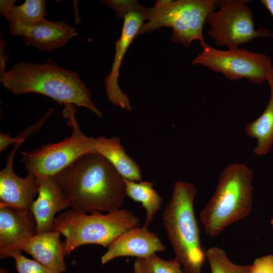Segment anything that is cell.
Here are the masks:
<instances>
[{"label": "cell", "mask_w": 273, "mask_h": 273, "mask_svg": "<svg viewBox=\"0 0 273 273\" xmlns=\"http://www.w3.org/2000/svg\"><path fill=\"white\" fill-rule=\"evenodd\" d=\"M55 176L69 207L76 212H110L124 203V178L98 153L80 156Z\"/></svg>", "instance_id": "6da1fadb"}, {"label": "cell", "mask_w": 273, "mask_h": 273, "mask_svg": "<svg viewBox=\"0 0 273 273\" xmlns=\"http://www.w3.org/2000/svg\"><path fill=\"white\" fill-rule=\"evenodd\" d=\"M0 81L14 95L40 94L60 104L85 107L98 116H102L94 105L89 89L78 74L62 68L51 59L44 63L18 62L0 74Z\"/></svg>", "instance_id": "7a4b0ae2"}, {"label": "cell", "mask_w": 273, "mask_h": 273, "mask_svg": "<svg viewBox=\"0 0 273 273\" xmlns=\"http://www.w3.org/2000/svg\"><path fill=\"white\" fill-rule=\"evenodd\" d=\"M193 184L176 181L171 198L163 213V223L175 258L185 273H202L206 257L200 240L194 202Z\"/></svg>", "instance_id": "3957f363"}, {"label": "cell", "mask_w": 273, "mask_h": 273, "mask_svg": "<svg viewBox=\"0 0 273 273\" xmlns=\"http://www.w3.org/2000/svg\"><path fill=\"white\" fill-rule=\"evenodd\" d=\"M253 177L251 168L243 163H234L224 168L214 194L200 213L208 235L218 236L250 213Z\"/></svg>", "instance_id": "277c9868"}, {"label": "cell", "mask_w": 273, "mask_h": 273, "mask_svg": "<svg viewBox=\"0 0 273 273\" xmlns=\"http://www.w3.org/2000/svg\"><path fill=\"white\" fill-rule=\"evenodd\" d=\"M140 218L127 209H118L103 214H90L71 209L55 218L54 231L64 236V254L69 255L75 248L93 244L108 247L118 237L139 226Z\"/></svg>", "instance_id": "5b68a950"}, {"label": "cell", "mask_w": 273, "mask_h": 273, "mask_svg": "<svg viewBox=\"0 0 273 273\" xmlns=\"http://www.w3.org/2000/svg\"><path fill=\"white\" fill-rule=\"evenodd\" d=\"M221 1L218 0H159L147 9L145 20L138 32L143 34L162 27L172 28L171 40L188 48L199 40L204 44L203 28L207 16L216 11Z\"/></svg>", "instance_id": "8992f818"}, {"label": "cell", "mask_w": 273, "mask_h": 273, "mask_svg": "<svg viewBox=\"0 0 273 273\" xmlns=\"http://www.w3.org/2000/svg\"><path fill=\"white\" fill-rule=\"evenodd\" d=\"M64 106L63 116L72 129L71 135L57 143L42 145L30 151H20L21 161L27 174L34 177L54 176L80 156L97 153L92 138L81 131L73 105L66 104Z\"/></svg>", "instance_id": "52a82bcc"}, {"label": "cell", "mask_w": 273, "mask_h": 273, "mask_svg": "<svg viewBox=\"0 0 273 273\" xmlns=\"http://www.w3.org/2000/svg\"><path fill=\"white\" fill-rule=\"evenodd\" d=\"M247 2L222 1L217 11L208 14L206 20L210 25L208 34L216 46L238 49L255 38L272 36L266 28L255 29L253 13Z\"/></svg>", "instance_id": "ba28073f"}, {"label": "cell", "mask_w": 273, "mask_h": 273, "mask_svg": "<svg viewBox=\"0 0 273 273\" xmlns=\"http://www.w3.org/2000/svg\"><path fill=\"white\" fill-rule=\"evenodd\" d=\"M203 51L193 59L191 64H200L212 71L221 73L231 80L246 78L254 83L264 82L272 65L267 56L244 49L221 50L205 42Z\"/></svg>", "instance_id": "9c48e42d"}, {"label": "cell", "mask_w": 273, "mask_h": 273, "mask_svg": "<svg viewBox=\"0 0 273 273\" xmlns=\"http://www.w3.org/2000/svg\"><path fill=\"white\" fill-rule=\"evenodd\" d=\"M36 234V221L31 210L0 207L1 259L21 252L25 243Z\"/></svg>", "instance_id": "30bf717a"}, {"label": "cell", "mask_w": 273, "mask_h": 273, "mask_svg": "<svg viewBox=\"0 0 273 273\" xmlns=\"http://www.w3.org/2000/svg\"><path fill=\"white\" fill-rule=\"evenodd\" d=\"M22 143L14 144L6 159V166L0 171V207L30 210L34 198L38 194L35 177L28 174L25 177H20L14 170L15 155Z\"/></svg>", "instance_id": "8fae6325"}, {"label": "cell", "mask_w": 273, "mask_h": 273, "mask_svg": "<svg viewBox=\"0 0 273 273\" xmlns=\"http://www.w3.org/2000/svg\"><path fill=\"white\" fill-rule=\"evenodd\" d=\"M146 12L132 11L124 16L121 34L115 42V54L112 69L104 80L109 100L113 105L129 111L132 110L129 98L121 91L118 84L119 69L128 47L144 24Z\"/></svg>", "instance_id": "7c38bea8"}, {"label": "cell", "mask_w": 273, "mask_h": 273, "mask_svg": "<svg viewBox=\"0 0 273 273\" xmlns=\"http://www.w3.org/2000/svg\"><path fill=\"white\" fill-rule=\"evenodd\" d=\"M9 31L12 35L22 36L26 46L47 52L63 47L77 35L76 28L66 22H53L45 18L30 27L9 25Z\"/></svg>", "instance_id": "4fadbf2b"}, {"label": "cell", "mask_w": 273, "mask_h": 273, "mask_svg": "<svg viewBox=\"0 0 273 273\" xmlns=\"http://www.w3.org/2000/svg\"><path fill=\"white\" fill-rule=\"evenodd\" d=\"M35 178L38 196L30 210L36 221V234L54 231L55 214L69 207V204L55 175Z\"/></svg>", "instance_id": "5bb4252c"}, {"label": "cell", "mask_w": 273, "mask_h": 273, "mask_svg": "<svg viewBox=\"0 0 273 273\" xmlns=\"http://www.w3.org/2000/svg\"><path fill=\"white\" fill-rule=\"evenodd\" d=\"M164 251L166 248L155 233L144 225L138 226L127 231L116 238L101 257V263L104 264L121 256L146 257Z\"/></svg>", "instance_id": "9a60e30c"}, {"label": "cell", "mask_w": 273, "mask_h": 273, "mask_svg": "<svg viewBox=\"0 0 273 273\" xmlns=\"http://www.w3.org/2000/svg\"><path fill=\"white\" fill-rule=\"evenodd\" d=\"M60 235L55 231L37 233L25 243L22 251L45 266L62 273L66 270V265L65 243L61 241Z\"/></svg>", "instance_id": "2e32d148"}, {"label": "cell", "mask_w": 273, "mask_h": 273, "mask_svg": "<svg viewBox=\"0 0 273 273\" xmlns=\"http://www.w3.org/2000/svg\"><path fill=\"white\" fill-rule=\"evenodd\" d=\"M96 152L107 159L124 178L132 181L142 180L138 164L126 153L117 136L92 138Z\"/></svg>", "instance_id": "e0dca14e"}, {"label": "cell", "mask_w": 273, "mask_h": 273, "mask_svg": "<svg viewBox=\"0 0 273 273\" xmlns=\"http://www.w3.org/2000/svg\"><path fill=\"white\" fill-rule=\"evenodd\" d=\"M266 80L270 87L269 102L262 114L245 126L246 134L256 139L257 143L253 151L255 155L267 154L273 145V66L269 69Z\"/></svg>", "instance_id": "ac0fdd59"}, {"label": "cell", "mask_w": 273, "mask_h": 273, "mask_svg": "<svg viewBox=\"0 0 273 273\" xmlns=\"http://www.w3.org/2000/svg\"><path fill=\"white\" fill-rule=\"evenodd\" d=\"M126 196L135 202L141 203L146 211L144 226L148 228L155 214L161 209L162 198L153 188V183L148 181L139 183L124 179Z\"/></svg>", "instance_id": "d6986e66"}, {"label": "cell", "mask_w": 273, "mask_h": 273, "mask_svg": "<svg viewBox=\"0 0 273 273\" xmlns=\"http://www.w3.org/2000/svg\"><path fill=\"white\" fill-rule=\"evenodd\" d=\"M46 1L26 0L20 5H14L5 16L9 25L32 26L47 16Z\"/></svg>", "instance_id": "ffe728a7"}, {"label": "cell", "mask_w": 273, "mask_h": 273, "mask_svg": "<svg viewBox=\"0 0 273 273\" xmlns=\"http://www.w3.org/2000/svg\"><path fill=\"white\" fill-rule=\"evenodd\" d=\"M133 273H185L176 259H163L156 254L143 258H136Z\"/></svg>", "instance_id": "44dd1931"}, {"label": "cell", "mask_w": 273, "mask_h": 273, "mask_svg": "<svg viewBox=\"0 0 273 273\" xmlns=\"http://www.w3.org/2000/svg\"><path fill=\"white\" fill-rule=\"evenodd\" d=\"M211 273H251V265H240L232 262L224 251L218 247L208 249L205 253Z\"/></svg>", "instance_id": "7402d4cb"}, {"label": "cell", "mask_w": 273, "mask_h": 273, "mask_svg": "<svg viewBox=\"0 0 273 273\" xmlns=\"http://www.w3.org/2000/svg\"><path fill=\"white\" fill-rule=\"evenodd\" d=\"M54 111V109L51 107L48 109L44 115L39 119L35 124L24 129L20 132L15 138H12L8 133L1 132L0 133V151L3 152L8 148L11 144H15L17 142H24L29 136L36 132L42 126L45 121Z\"/></svg>", "instance_id": "603a6c76"}, {"label": "cell", "mask_w": 273, "mask_h": 273, "mask_svg": "<svg viewBox=\"0 0 273 273\" xmlns=\"http://www.w3.org/2000/svg\"><path fill=\"white\" fill-rule=\"evenodd\" d=\"M18 273H60L49 268L36 260L28 259L19 252L12 257Z\"/></svg>", "instance_id": "cb8c5ba5"}, {"label": "cell", "mask_w": 273, "mask_h": 273, "mask_svg": "<svg viewBox=\"0 0 273 273\" xmlns=\"http://www.w3.org/2000/svg\"><path fill=\"white\" fill-rule=\"evenodd\" d=\"M101 2L112 9L115 12L117 18L124 17L132 11L146 13L147 10L137 1L104 0Z\"/></svg>", "instance_id": "d4e9b609"}, {"label": "cell", "mask_w": 273, "mask_h": 273, "mask_svg": "<svg viewBox=\"0 0 273 273\" xmlns=\"http://www.w3.org/2000/svg\"><path fill=\"white\" fill-rule=\"evenodd\" d=\"M251 265V273H273V255L257 258Z\"/></svg>", "instance_id": "484cf974"}, {"label": "cell", "mask_w": 273, "mask_h": 273, "mask_svg": "<svg viewBox=\"0 0 273 273\" xmlns=\"http://www.w3.org/2000/svg\"><path fill=\"white\" fill-rule=\"evenodd\" d=\"M0 43V74H2L6 71V66L7 60V55L6 52L5 51V47L6 46V43L2 40V39H1Z\"/></svg>", "instance_id": "4316f807"}, {"label": "cell", "mask_w": 273, "mask_h": 273, "mask_svg": "<svg viewBox=\"0 0 273 273\" xmlns=\"http://www.w3.org/2000/svg\"><path fill=\"white\" fill-rule=\"evenodd\" d=\"M16 1L14 0H1L0 1V14L5 17L11 7L13 6Z\"/></svg>", "instance_id": "83f0119b"}, {"label": "cell", "mask_w": 273, "mask_h": 273, "mask_svg": "<svg viewBox=\"0 0 273 273\" xmlns=\"http://www.w3.org/2000/svg\"><path fill=\"white\" fill-rule=\"evenodd\" d=\"M261 2L273 16V0H262ZM272 36H273V34Z\"/></svg>", "instance_id": "f1b7e54d"}, {"label": "cell", "mask_w": 273, "mask_h": 273, "mask_svg": "<svg viewBox=\"0 0 273 273\" xmlns=\"http://www.w3.org/2000/svg\"><path fill=\"white\" fill-rule=\"evenodd\" d=\"M0 273H9L7 269L5 268L1 267L0 269Z\"/></svg>", "instance_id": "f546056e"}, {"label": "cell", "mask_w": 273, "mask_h": 273, "mask_svg": "<svg viewBox=\"0 0 273 273\" xmlns=\"http://www.w3.org/2000/svg\"><path fill=\"white\" fill-rule=\"evenodd\" d=\"M271 224H272L273 227V218L271 220Z\"/></svg>", "instance_id": "4dcf8cb0"}]
</instances>
